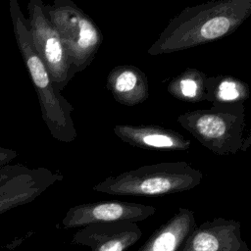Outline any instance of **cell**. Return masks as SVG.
I'll use <instances>...</instances> for the list:
<instances>
[{
	"instance_id": "16",
	"label": "cell",
	"mask_w": 251,
	"mask_h": 251,
	"mask_svg": "<svg viewBox=\"0 0 251 251\" xmlns=\"http://www.w3.org/2000/svg\"><path fill=\"white\" fill-rule=\"evenodd\" d=\"M17 157L18 153L15 150L0 146V167L10 164Z\"/></svg>"
},
{
	"instance_id": "5",
	"label": "cell",
	"mask_w": 251,
	"mask_h": 251,
	"mask_svg": "<svg viewBox=\"0 0 251 251\" xmlns=\"http://www.w3.org/2000/svg\"><path fill=\"white\" fill-rule=\"evenodd\" d=\"M44 12L65 46L75 75L84 71L102 44L100 28L72 0L44 4Z\"/></svg>"
},
{
	"instance_id": "8",
	"label": "cell",
	"mask_w": 251,
	"mask_h": 251,
	"mask_svg": "<svg viewBox=\"0 0 251 251\" xmlns=\"http://www.w3.org/2000/svg\"><path fill=\"white\" fill-rule=\"evenodd\" d=\"M156 212L151 205L126 201H100L71 207L61 222L64 228L83 227L93 224L144 221Z\"/></svg>"
},
{
	"instance_id": "13",
	"label": "cell",
	"mask_w": 251,
	"mask_h": 251,
	"mask_svg": "<svg viewBox=\"0 0 251 251\" xmlns=\"http://www.w3.org/2000/svg\"><path fill=\"white\" fill-rule=\"evenodd\" d=\"M196 226L194 212L179 208L173 217L154 230L137 251H178Z\"/></svg>"
},
{
	"instance_id": "7",
	"label": "cell",
	"mask_w": 251,
	"mask_h": 251,
	"mask_svg": "<svg viewBox=\"0 0 251 251\" xmlns=\"http://www.w3.org/2000/svg\"><path fill=\"white\" fill-rule=\"evenodd\" d=\"M63 178L60 173L44 167L22 163L0 167V215L34 201Z\"/></svg>"
},
{
	"instance_id": "4",
	"label": "cell",
	"mask_w": 251,
	"mask_h": 251,
	"mask_svg": "<svg viewBox=\"0 0 251 251\" xmlns=\"http://www.w3.org/2000/svg\"><path fill=\"white\" fill-rule=\"evenodd\" d=\"M176 122L204 147L219 156L246 151L244 104L211 106L180 114Z\"/></svg>"
},
{
	"instance_id": "12",
	"label": "cell",
	"mask_w": 251,
	"mask_h": 251,
	"mask_svg": "<svg viewBox=\"0 0 251 251\" xmlns=\"http://www.w3.org/2000/svg\"><path fill=\"white\" fill-rule=\"evenodd\" d=\"M106 88L118 103L125 106L141 104L149 96L147 75L133 65L114 67L107 75Z\"/></svg>"
},
{
	"instance_id": "11",
	"label": "cell",
	"mask_w": 251,
	"mask_h": 251,
	"mask_svg": "<svg viewBox=\"0 0 251 251\" xmlns=\"http://www.w3.org/2000/svg\"><path fill=\"white\" fill-rule=\"evenodd\" d=\"M113 131L124 142L147 150L186 151L191 146L179 132L154 125H117Z\"/></svg>"
},
{
	"instance_id": "9",
	"label": "cell",
	"mask_w": 251,
	"mask_h": 251,
	"mask_svg": "<svg viewBox=\"0 0 251 251\" xmlns=\"http://www.w3.org/2000/svg\"><path fill=\"white\" fill-rule=\"evenodd\" d=\"M178 251H250L236 220L214 218L196 226Z\"/></svg>"
},
{
	"instance_id": "2",
	"label": "cell",
	"mask_w": 251,
	"mask_h": 251,
	"mask_svg": "<svg viewBox=\"0 0 251 251\" xmlns=\"http://www.w3.org/2000/svg\"><path fill=\"white\" fill-rule=\"evenodd\" d=\"M9 13L16 43L38 97L42 120L54 139L70 143L77 136L72 116L74 107L57 89L46 65L37 54L27 20L17 0L9 1Z\"/></svg>"
},
{
	"instance_id": "6",
	"label": "cell",
	"mask_w": 251,
	"mask_h": 251,
	"mask_svg": "<svg viewBox=\"0 0 251 251\" xmlns=\"http://www.w3.org/2000/svg\"><path fill=\"white\" fill-rule=\"evenodd\" d=\"M26 9V20L34 48L61 92L75 76L70 58L57 30L45 15L43 1L29 0Z\"/></svg>"
},
{
	"instance_id": "10",
	"label": "cell",
	"mask_w": 251,
	"mask_h": 251,
	"mask_svg": "<svg viewBox=\"0 0 251 251\" xmlns=\"http://www.w3.org/2000/svg\"><path fill=\"white\" fill-rule=\"evenodd\" d=\"M141 236L137 223H103L80 227L74 234L72 243L89 247L90 251H126Z\"/></svg>"
},
{
	"instance_id": "15",
	"label": "cell",
	"mask_w": 251,
	"mask_h": 251,
	"mask_svg": "<svg viewBox=\"0 0 251 251\" xmlns=\"http://www.w3.org/2000/svg\"><path fill=\"white\" fill-rule=\"evenodd\" d=\"M208 76L195 68H187L171 79L167 90L174 98L189 103L206 100V81Z\"/></svg>"
},
{
	"instance_id": "14",
	"label": "cell",
	"mask_w": 251,
	"mask_h": 251,
	"mask_svg": "<svg viewBox=\"0 0 251 251\" xmlns=\"http://www.w3.org/2000/svg\"><path fill=\"white\" fill-rule=\"evenodd\" d=\"M250 96L249 85L228 75L210 76L206 81V100L212 106L243 104Z\"/></svg>"
},
{
	"instance_id": "3",
	"label": "cell",
	"mask_w": 251,
	"mask_h": 251,
	"mask_svg": "<svg viewBox=\"0 0 251 251\" xmlns=\"http://www.w3.org/2000/svg\"><path fill=\"white\" fill-rule=\"evenodd\" d=\"M202 178V172L186 162H164L108 176L92 189L117 196L153 197L191 190Z\"/></svg>"
},
{
	"instance_id": "1",
	"label": "cell",
	"mask_w": 251,
	"mask_h": 251,
	"mask_svg": "<svg viewBox=\"0 0 251 251\" xmlns=\"http://www.w3.org/2000/svg\"><path fill=\"white\" fill-rule=\"evenodd\" d=\"M251 16V0H215L181 10L147 53L171 54L216 41L234 32Z\"/></svg>"
}]
</instances>
